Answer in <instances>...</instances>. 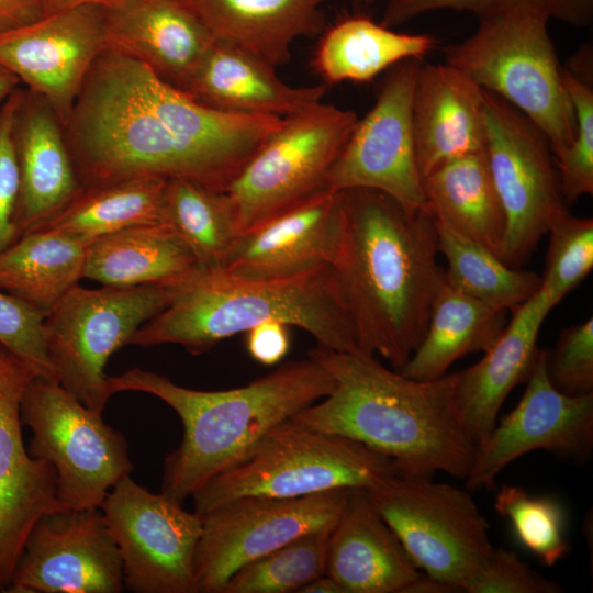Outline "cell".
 <instances>
[{
    "mask_svg": "<svg viewBox=\"0 0 593 593\" xmlns=\"http://www.w3.org/2000/svg\"><path fill=\"white\" fill-rule=\"evenodd\" d=\"M276 127L271 116L205 107L108 46L64 132L82 189L160 177L225 192Z\"/></svg>",
    "mask_w": 593,
    "mask_h": 593,
    "instance_id": "cell-1",
    "label": "cell"
},
{
    "mask_svg": "<svg viewBox=\"0 0 593 593\" xmlns=\"http://www.w3.org/2000/svg\"><path fill=\"white\" fill-rule=\"evenodd\" d=\"M345 239L333 268L359 350L400 370L427 328L445 282L428 210L407 211L373 189L343 191Z\"/></svg>",
    "mask_w": 593,
    "mask_h": 593,
    "instance_id": "cell-2",
    "label": "cell"
},
{
    "mask_svg": "<svg viewBox=\"0 0 593 593\" xmlns=\"http://www.w3.org/2000/svg\"><path fill=\"white\" fill-rule=\"evenodd\" d=\"M307 356L333 377L332 392L292 419L359 441L394 461L404 477L445 472L465 480L478 445L456 401V374L416 380L387 368L376 355L316 344Z\"/></svg>",
    "mask_w": 593,
    "mask_h": 593,
    "instance_id": "cell-3",
    "label": "cell"
},
{
    "mask_svg": "<svg viewBox=\"0 0 593 593\" xmlns=\"http://www.w3.org/2000/svg\"><path fill=\"white\" fill-rule=\"evenodd\" d=\"M108 384L112 395H154L179 416L182 438L165 457L160 492L183 504L213 477L243 461L273 427L328 395L335 382L307 356L221 391L186 388L137 367L109 376Z\"/></svg>",
    "mask_w": 593,
    "mask_h": 593,
    "instance_id": "cell-4",
    "label": "cell"
},
{
    "mask_svg": "<svg viewBox=\"0 0 593 593\" xmlns=\"http://www.w3.org/2000/svg\"><path fill=\"white\" fill-rule=\"evenodd\" d=\"M169 286L171 302L137 329L131 345L174 344L200 355L256 325L277 321L305 331L324 347L359 349L332 267L278 280L243 279L197 267Z\"/></svg>",
    "mask_w": 593,
    "mask_h": 593,
    "instance_id": "cell-5",
    "label": "cell"
},
{
    "mask_svg": "<svg viewBox=\"0 0 593 593\" xmlns=\"http://www.w3.org/2000/svg\"><path fill=\"white\" fill-rule=\"evenodd\" d=\"M478 19L471 36L444 47L445 63L522 112L559 155L572 143L577 123L544 0H513Z\"/></svg>",
    "mask_w": 593,
    "mask_h": 593,
    "instance_id": "cell-6",
    "label": "cell"
},
{
    "mask_svg": "<svg viewBox=\"0 0 593 593\" xmlns=\"http://www.w3.org/2000/svg\"><path fill=\"white\" fill-rule=\"evenodd\" d=\"M393 474H400L394 461L366 445L290 418L191 497L194 512L202 515L239 497L293 499L336 489H368Z\"/></svg>",
    "mask_w": 593,
    "mask_h": 593,
    "instance_id": "cell-7",
    "label": "cell"
},
{
    "mask_svg": "<svg viewBox=\"0 0 593 593\" xmlns=\"http://www.w3.org/2000/svg\"><path fill=\"white\" fill-rule=\"evenodd\" d=\"M171 299L170 286L76 284L44 318L46 353L57 382L102 414L112 396L104 372L108 360Z\"/></svg>",
    "mask_w": 593,
    "mask_h": 593,
    "instance_id": "cell-8",
    "label": "cell"
},
{
    "mask_svg": "<svg viewBox=\"0 0 593 593\" xmlns=\"http://www.w3.org/2000/svg\"><path fill=\"white\" fill-rule=\"evenodd\" d=\"M32 432L30 456L51 463L65 508H100L109 491L133 471L125 436L56 380L35 376L21 402Z\"/></svg>",
    "mask_w": 593,
    "mask_h": 593,
    "instance_id": "cell-9",
    "label": "cell"
},
{
    "mask_svg": "<svg viewBox=\"0 0 593 593\" xmlns=\"http://www.w3.org/2000/svg\"><path fill=\"white\" fill-rule=\"evenodd\" d=\"M357 121L323 102L283 119L225 191L238 235L326 188Z\"/></svg>",
    "mask_w": 593,
    "mask_h": 593,
    "instance_id": "cell-10",
    "label": "cell"
},
{
    "mask_svg": "<svg viewBox=\"0 0 593 593\" xmlns=\"http://www.w3.org/2000/svg\"><path fill=\"white\" fill-rule=\"evenodd\" d=\"M366 490L417 568L463 592L494 548L490 524L472 492L401 474L383 478Z\"/></svg>",
    "mask_w": 593,
    "mask_h": 593,
    "instance_id": "cell-11",
    "label": "cell"
},
{
    "mask_svg": "<svg viewBox=\"0 0 593 593\" xmlns=\"http://www.w3.org/2000/svg\"><path fill=\"white\" fill-rule=\"evenodd\" d=\"M484 97V152L506 216L503 261L517 268L567 209L545 134L496 94Z\"/></svg>",
    "mask_w": 593,
    "mask_h": 593,
    "instance_id": "cell-12",
    "label": "cell"
},
{
    "mask_svg": "<svg viewBox=\"0 0 593 593\" xmlns=\"http://www.w3.org/2000/svg\"><path fill=\"white\" fill-rule=\"evenodd\" d=\"M351 489L293 499L245 496L200 515L193 560L197 593H221L240 567L304 534L332 529Z\"/></svg>",
    "mask_w": 593,
    "mask_h": 593,
    "instance_id": "cell-13",
    "label": "cell"
},
{
    "mask_svg": "<svg viewBox=\"0 0 593 593\" xmlns=\"http://www.w3.org/2000/svg\"><path fill=\"white\" fill-rule=\"evenodd\" d=\"M100 510L119 548L124 588L135 593H197L193 560L202 519L163 492L131 477L107 494Z\"/></svg>",
    "mask_w": 593,
    "mask_h": 593,
    "instance_id": "cell-14",
    "label": "cell"
},
{
    "mask_svg": "<svg viewBox=\"0 0 593 593\" xmlns=\"http://www.w3.org/2000/svg\"><path fill=\"white\" fill-rule=\"evenodd\" d=\"M422 59H405L383 79L374 104L357 124L332 166L336 191H381L407 211L426 208L412 127V98Z\"/></svg>",
    "mask_w": 593,
    "mask_h": 593,
    "instance_id": "cell-15",
    "label": "cell"
},
{
    "mask_svg": "<svg viewBox=\"0 0 593 593\" xmlns=\"http://www.w3.org/2000/svg\"><path fill=\"white\" fill-rule=\"evenodd\" d=\"M119 548L100 508L44 513L24 541L10 593H121Z\"/></svg>",
    "mask_w": 593,
    "mask_h": 593,
    "instance_id": "cell-16",
    "label": "cell"
},
{
    "mask_svg": "<svg viewBox=\"0 0 593 593\" xmlns=\"http://www.w3.org/2000/svg\"><path fill=\"white\" fill-rule=\"evenodd\" d=\"M547 349H540L517 405L495 424L478 447L466 489H491L497 474L523 455L545 450L564 461L585 463L593 451V392L561 393L546 370Z\"/></svg>",
    "mask_w": 593,
    "mask_h": 593,
    "instance_id": "cell-17",
    "label": "cell"
},
{
    "mask_svg": "<svg viewBox=\"0 0 593 593\" xmlns=\"http://www.w3.org/2000/svg\"><path fill=\"white\" fill-rule=\"evenodd\" d=\"M108 47L104 8L81 4L0 34V65L66 123L82 83Z\"/></svg>",
    "mask_w": 593,
    "mask_h": 593,
    "instance_id": "cell-18",
    "label": "cell"
},
{
    "mask_svg": "<svg viewBox=\"0 0 593 593\" xmlns=\"http://www.w3.org/2000/svg\"><path fill=\"white\" fill-rule=\"evenodd\" d=\"M37 376L0 345V591L5 592L24 541L47 512L65 510L56 496L53 466L30 456L23 444L21 402Z\"/></svg>",
    "mask_w": 593,
    "mask_h": 593,
    "instance_id": "cell-19",
    "label": "cell"
},
{
    "mask_svg": "<svg viewBox=\"0 0 593 593\" xmlns=\"http://www.w3.org/2000/svg\"><path fill=\"white\" fill-rule=\"evenodd\" d=\"M345 239L343 191L323 188L238 236L223 271L254 280L334 267Z\"/></svg>",
    "mask_w": 593,
    "mask_h": 593,
    "instance_id": "cell-20",
    "label": "cell"
},
{
    "mask_svg": "<svg viewBox=\"0 0 593 593\" xmlns=\"http://www.w3.org/2000/svg\"><path fill=\"white\" fill-rule=\"evenodd\" d=\"M12 141L19 171L16 223L21 236L63 210L81 190L64 125L38 93L20 90Z\"/></svg>",
    "mask_w": 593,
    "mask_h": 593,
    "instance_id": "cell-21",
    "label": "cell"
},
{
    "mask_svg": "<svg viewBox=\"0 0 593 593\" xmlns=\"http://www.w3.org/2000/svg\"><path fill=\"white\" fill-rule=\"evenodd\" d=\"M108 46L183 90L215 40L180 0H122L103 7Z\"/></svg>",
    "mask_w": 593,
    "mask_h": 593,
    "instance_id": "cell-22",
    "label": "cell"
},
{
    "mask_svg": "<svg viewBox=\"0 0 593 593\" xmlns=\"http://www.w3.org/2000/svg\"><path fill=\"white\" fill-rule=\"evenodd\" d=\"M484 90L458 68L422 63L412 98V127L422 178L485 148Z\"/></svg>",
    "mask_w": 593,
    "mask_h": 593,
    "instance_id": "cell-23",
    "label": "cell"
},
{
    "mask_svg": "<svg viewBox=\"0 0 593 593\" xmlns=\"http://www.w3.org/2000/svg\"><path fill=\"white\" fill-rule=\"evenodd\" d=\"M553 307L540 288L512 312L511 322L480 361L455 372L457 406L478 447L493 430L511 391L528 380L540 350L539 329Z\"/></svg>",
    "mask_w": 593,
    "mask_h": 593,
    "instance_id": "cell-24",
    "label": "cell"
},
{
    "mask_svg": "<svg viewBox=\"0 0 593 593\" xmlns=\"http://www.w3.org/2000/svg\"><path fill=\"white\" fill-rule=\"evenodd\" d=\"M419 573L367 490L351 489L329 534L325 574L346 593H401Z\"/></svg>",
    "mask_w": 593,
    "mask_h": 593,
    "instance_id": "cell-25",
    "label": "cell"
},
{
    "mask_svg": "<svg viewBox=\"0 0 593 593\" xmlns=\"http://www.w3.org/2000/svg\"><path fill=\"white\" fill-rule=\"evenodd\" d=\"M181 91L219 111L286 119L323 102L326 88L290 86L265 60L215 41Z\"/></svg>",
    "mask_w": 593,
    "mask_h": 593,
    "instance_id": "cell-26",
    "label": "cell"
},
{
    "mask_svg": "<svg viewBox=\"0 0 593 593\" xmlns=\"http://www.w3.org/2000/svg\"><path fill=\"white\" fill-rule=\"evenodd\" d=\"M212 37L277 68L301 37L318 34L326 0H180Z\"/></svg>",
    "mask_w": 593,
    "mask_h": 593,
    "instance_id": "cell-27",
    "label": "cell"
},
{
    "mask_svg": "<svg viewBox=\"0 0 593 593\" xmlns=\"http://www.w3.org/2000/svg\"><path fill=\"white\" fill-rule=\"evenodd\" d=\"M433 219L478 243L503 261L506 216L485 152L449 160L423 177Z\"/></svg>",
    "mask_w": 593,
    "mask_h": 593,
    "instance_id": "cell-28",
    "label": "cell"
},
{
    "mask_svg": "<svg viewBox=\"0 0 593 593\" xmlns=\"http://www.w3.org/2000/svg\"><path fill=\"white\" fill-rule=\"evenodd\" d=\"M198 265L165 224L130 227L87 246L83 278L102 286H169Z\"/></svg>",
    "mask_w": 593,
    "mask_h": 593,
    "instance_id": "cell-29",
    "label": "cell"
},
{
    "mask_svg": "<svg viewBox=\"0 0 593 593\" xmlns=\"http://www.w3.org/2000/svg\"><path fill=\"white\" fill-rule=\"evenodd\" d=\"M506 311L492 307L452 288L446 279L436 295L419 345L398 371L416 380H434L466 355L489 350L506 324Z\"/></svg>",
    "mask_w": 593,
    "mask_h": 593,
    "instance_id": "cell-30",
    "label": "cell"
},
{
    "mask_svg": "<svg viewBox=\"0 0 593 593\" xmlns=\"http://www.w3.org/2000/svg\"><path fill=\"white\" fill-rule=\"evenodd\" d=\"M436 44L428 34L400 33L367 16H348L324 33L312 66L326 83L367 82L405 59H422Z\"/></svg>",
    "mask_w": 593,
    "mask_h": 593,
    "instance_id": "cell-31",
    "label": "cell"
},
{
    "mask_svg": "<svg viewBox=\"0 0 593 593\" xmlns=\"http://www.w3.org/2000/svg\"><path fill=\"white\" fill-rule=\"evenodd\" d=\"M87 246L55 231L23 234L0 253V290L47 315L83 279Z\"/></svg>",
    "mask_w": 593,
    "mask_h": 593,
    "instance_id": "cell-32",
    "label": "cell"
},
{
    "mask_svg": "<svg viewBox=\"0 0 593 593\" xmlns=\"http://www.w3.org/2000/svg\"><path fill=\"white\" fill-rule=\"evenodd\" d=\"M166 181L160 177H139L85 188L34 231L64 233L89 245L130 227L164 224Z\"/></svg>",
    "mask_w": 593,
    "mask_h": 593,
    "instance_id": "cell-33",
    "label": "cell"
},
{
    "mask_svg": "<svg viewBox=\"0 0 593 593\" xmlns=\"http://www.w3.org/2000/svg\"><path fill=\"white\" fill-rule=\"evenodd\" d=\"M164 224L205 270H223L239 236L226 193L183 179L166 181Z\"/></svg>",
    "mask_w": 593,
    "mask_h": 593,
    "instance_id": "cell-34",
    "label": "cell"
},
{
    "mask_svg": "<svg viewBox=\"0 0 593 593\" xmlns=\"http://www.w3.org/2000/svg\"><path fill=\"white\" fill-rule=\"evenodd\" d=\"M435 225L438 253L448 264L445 278L452 288L512 312L540 289L541 277L536 272L510 267L478 243L441 223L435 221Z\"/></svg>",
    "mask_w": 593,
    "mask_h": 593,
    "instance_id": "cell-35",
    "label": "cell"
},
{
    "mask_svg": "<svg viewBox=\"0 0 593 593\" xmlns=\"http://www.w3.org/2000/svg\"><path fill=\"white\" fill-rule=\"evenodd\" d=\"M332 529L299 536L240 567L226 581L221 593L298 592L325 573Z\"/></svg>",
    "mask_w": 593,
    "mask_h": 593,
    "instance_id": "cell-36",
    "label": "cell"
},
{
    "mask_svg": "<svg viewBox=\"0 0 593 593\" xmlns=\"http://www.w3.org/2000/svg\"><path fill=\"white\" fill-rule=\"evenodd\" d=\"M494 508L508 519L519 544L540 563L551 567L567 556L564 514L556 500L532 496L521 486L503 485L495 495Z\"/></svg>",
    "mask_w": 593,
    "mask_h": 593,
    "instance_id": "cell-37",
    "label": "cell"
},
{
    "mask_svg": "<svg viewBox=\"0 0 593 593\" xmlns=\"http://www.w3.org/2000/svg\"><path fill=\"white\" fill-rule=\"evenodd\" d=\"M544 289L556 306L593 268V220L564 212L550 226Z\"/></svg>",
    "mask_w": 593,
    "mask_h": 593,
    "instance_id": "cell-38",
    "label": "cell"
},
{
    "mask_svg": "<svg viewBox=\"0 0 593 593\" xmlns=\"http://www.w3.org/2000/svg\"><path fill=\"white\" fill-rule=\"evenodd\" d=\"M562 79L573 107L577 132L570 146L553 159L562 198L571 203L593 193V91L566 67Z\"/></svg>",
    "mask_w": 593,
    "mask_h": 593,
    "instance_id": "cell-39",
    "label": "cell"
},
{
    "mask_svg": "<svg viewBox=\"0 0 593 593\" xmlns=\"http://www.w3.org/2000/svg\"><path fill=\"white\" fill-rule=\"evenodd\" d=\"M45 316L24 301L0 290V345L26 362L37 377L56 380L46 353Z\"/></svg>",
    "mask_w": 593,
    "mask_h": 593,
    "instance_id": "cell-40",
    "label": "cell"
},
{
    "mask_svg": "<svg viewBox=\"0 0 593 593\" xmlns=\"http://www.w3.org/2000/svg\"><path fill=\"white\" fill-rule=\"evenodd\" d=\"M547 376L561 393L593 392V317L563 329L552 351L547 350Z\"/></svg>",
    "mask_w": 593,
    "mask_h": 593,
    "instance_id": "cell-41",
    "label": "cell"
},
{
    "mask_svg": "<svg viewBox=\"0 0 593 593\" xmlns=\"http://www.w3.org/2000/svg\"><path fill=\"white\" fill-rule=\"evenodd\" d=\"M467 593H561L562 586L534 571L515 551L493 548L465 584Z\"/></svg>",
    "mask_w": 593,
    "mask_h": 593,
    "instance_id": "cell-42",
    "label": "cell"
},
{
    "mask_svg": "<svg viewBox=\"0 0 593 593\" xmlns=\"http://www.w3.org/2000/svg\"><path fill=\"white\" fill-rule=\"evenodd\" d=\"M20 90L18 87L0 104V253L21 237L16 223L19 171L12 141Z\"/></svg>",
    "mask_w": 593,
    "mask_h": 593,
    "instance_id": "cell-43",
    "label": "cell"
},
{
    "mask_svg": "<svg viewBox=\"0 0 593 593\" xmlns=\"http://www.w3.org/2000/svg\"><path fill=\"white\" fill-rule=\"evenodd\" d=\"M511 1L513 0H394L387 3L380 23L393 29L421 14L443 9L469 11L480 18Z\"/></svg>",
    "mask_w": 593,
    "mask_h": 593,
    "instance_id": "cell-44",
    "label": "cell"
},
{
    "mask_svg": "<svg viewBox=\"0 0 593 593\" xmlns=\"http://www.w3.org/2000/svg\"><path fill=\"white\" fill-rule=\"evenodd\" d=\"M246 347L250 357L265 366L280 362L289 351L290 336L288 325L271 321L249 329Z\"/></svg>",
    "mask_w": 593,
    "mask_h": 593,
    "instance_id": "cell-45",
    "label": "cell"
},
{
    "mask_svg": "<svg viewBox=\"0 0 593 593\" xmlns=\"http://www.w3.org/2000/svg\"><path fill=\"white\" fill-rule=\"evenodd\" d=\"M42 0H0V34L43 18Z\"/></svg>",
    "mask_w": 593,
    "mask_h": 593,
    "instance_id": "cell-46",
    "label": "cell"
},
{
    "mask_svg": "<svg viewBox=\"0 0 593 593\" xmlns=\"http://www.w3.org/2000/svg\"><path fill=\"white\" fill-rule=\"evenodd\" d=\"M550 19L575 27L588 26L593 18V0H544Z\"/></svg>",
    "mask_w": 593,
    "mask_h": 593,
    "instance_id": "cell-47",
    "label": "cell"
},
{
    "mask_svg": "<svg viewBox=\"0 0 593 593\" xmlns=\"http://www.w3.org/2000/svg\"><path fill=\"white\" fill-rule=\"evenodd\" d=\"M462 590L450 582L432 577L426 573H419L410 582L401 593H456Z\"/></svg>",
    "mask_w": 593,
    "mask_h": 593,
    "instance_id": "cell-48",
    "label": "cell"
},
{
    "mask_svg": "<svg viewBox=\"0 0 593 593\" xmlns=\"http://www.w3.org/2000/svg\"><path fill=\"white\" fill-rule=\"evenodd\" d=\"M298 593H346V591L336 580L324 573L304 584Z\"/></svg>",
    "mask_w": 593,
    "mask_h": 593,
    "instance_id": "cell-49",
    "label": "cell"
},
{
    "mask_svg": "<svg viewBox=\"0 0 593 593\" xmlns=\"http://www.w3.org/2000/svg\"><path fill=\"white\" fill-rule=\"evenodd\" d=\"M122 0H42L44 14L54 13L81 4H97L101 7H110Z\"/></svg>",
    "mask_w": 593,
    "mask_h": 593,
    "instance_id": "cell-50",
    "label": "cell"
},
{
    "mask_svg": "<svg viewBox=\"0 0 593 593\" xmlns=\"http://www.w3.org/2000/svg\"><path fill=\"white\" fill-rule=\"evenodd\" d=\"M20 80L4 66L0 65V104L19 87Z\"/></svg>",
    "mask_w": 593,
    "mask_h": 593,
    "instance_id": "cell-51",
    "label": "cell"
},
{
    "mask_svg": "<svg viewBox=\"0 0 593 593\" xmlns=\"http://www.w3.org/2000/svg\"><path fill=\"white\" fill-rule=\"evenodd\" d=\"M366 2L368 3H374V2H380V1H384L385 3H389L391 1H394V0H365Z\"/></svg>",
    "mask_w": 593,
    "mask_h": 593,
    "instance_id": "cell-52",
    "label": "cell"
}]
</instances>
